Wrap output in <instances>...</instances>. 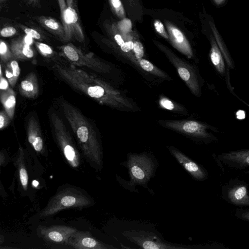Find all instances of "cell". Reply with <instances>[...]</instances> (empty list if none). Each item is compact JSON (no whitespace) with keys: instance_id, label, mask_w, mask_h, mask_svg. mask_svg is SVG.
Segmentation results:
<instances>
[{"instance_id":"6da1fadb","label":"cell","mask_w":249,"mask_h":249,"mask_svg":"<svg viewBox=\"0 0 249 249\" xmlns=\"http://www.w3.org/2000/svg\"><path fill=\"white\" fill-rule=\"evenodd\" d=\"M54 68L60 76L70 86L102 105L121 110H134L136 108L129 99L92 73L73 65L65 66L56 64Z\"/></svg>"},{"instance_id":"7a4b0ae2","label":"cell","mask_w":249,"mask_h":249,"mask_svg":"<svg viewBox=\"0 0 249 249\" xmlns=\"http://www.w3.org/2000/svg\"><path fill=\"white\" fill-rule=\"evenodd\" d=\"M60 106L84 155L91 162L100 166L102 152L93 127L86 117L71 104L61 101Z\"/></svg>"},{"instance_id":"3957f363","label":"cell","mask_w":249,"mask_h":249,"mask_svg":"<svg viewBox=\"0 0 249 249\" xmlns=\"http://www.w3.org/2000/svg\"><path fill=\"white\" fill-rule=\"evenodd\" d=\"M162 126L179 132L205 144L218 141V138L210 131L218 133L216 127L195 120H160Z\"/></svg>"},{"instance_id":"277c9868","label":"cell","mask_w":249,"mask_h":249,"mask_svg":"<svg viewBox=\"0 0 249 249\" xmlns=\"http://www.w3.org/2000/svg\"><path fill=\"white\" fill-rule=\"evenodd\" d=\"M89 198L81 191L68 188L56 194L39 213L40 217H47L68 208H83L90 204Z\"/></svg>"},{"instance_id":"5b68a950","label":"cell","mask_w":249,"mask_h":249,"mask_svg":"<svg viewBox=\"0 0 249 249\" xmlns=\"http://www.w3.org/2000/svg\"><path fill=\"white\" fill-rule=\"evenodd\" d=\"M62 24L65 32V42L77 41L83 43L85 40L75 0H57Z\"/></svg>"},{"instance_id":"8992f818","label":"cell","mask_w":249,"mask_h":249,"mask_svg":"<svg viewBox=\"0 0 249 249\" xmlns=\"http://www.w3.org/2000/svg\"><path fill=\"white\" fill-rule=\"evenodd\" d=\"M153 42L174 66L191 92L195 96L199 97L201 93L202 80L196 70L176 55L166 46L156 40H153Z\"/></svg>"},{"instance_id":"52a82bcc","label":"cell","mask_w":249,"mask_h":249,"mask_svg":"<svg viewBox=\"0 0 249 249\" xmlns=\"http://www.w3.org/2000/svg\"><path fill=\"white\" fill-rule=\"evenodd\" d=\"M59 49L63 55L74 66H84L100 73L110 71V66L97 58L93 53H85L71 43L61 46Z\"/></svg>"},{"instance_id":"ba28073f","label":"cell","mask_w":249,"mask_h":249,"mask_svg":"<svg viewBox=\"0 0 249 249\" xmlns=\"http://www.w3.org/2000/svg\"><path fill=\"white\" fill-rule=\"evenodd\" d=\"M51 121L55 138L70 165L78 167L80 155L62 120L56 114L51 115Z\"/></svg>"},{"instance_id":"9c48e42d","label":"cell","mask_w":249,"mask_h":249,"mask_svg":"<svg viewBox=\"0 0 249 249\" xmlns=\"http://www.w3.org/2000/svg\"><path fill=\"white\" fill-rule=\"evenodd\" d=\"M127 165L130 176V185L146 184L153 176L155 164L153 160L145 154H131Z\"/></svg>"},{"instance_id":"30bf717a","label":"cell","mask_w":249,"mask_h":249,"mask_svg":"<svg viewBox=\"0 0 249 249\" xmlns=\"http://www.w3.org/2000/svg\"><path fill=\"white\" fill-rule=\"evenodd\" d=\"M199 16L202 24V33L207 37L210 44L209 56L211 63L217 72L222 76L225 77L227 87L230 91L233 90V88L230 82L229 68L217 45L204 13H200Z\"/></svg>"},{"instance_id":"8fae6325","label":"cell","mask_w":249,"mask_h":249,"mask_svg":"<svg viewBox=\"0 0 249 249\" xmlns=\"http://www.w3.org/2000/svg\"><path fill=\"white\" fill-rule=\"evenodd\" d=\"M248 184L238 178L230 179L221 188V198L227 203L239 207H249Z\"/></svg>"},{"instance_id":"7c38bea8","label":"cell","mask_w":249,"mask_h":249,"mask_svg":"<svg viewBox=\"0 0 249 249\" xmlns=\"http://www.w3.org/2000/svg\"><path fill=\"white\" fill-rule=\"evenodd\" d=\"M130 241L137 245L141 248L145 249H178L188 248L177 246L167 243L154 234L143 231H126L123 233Z\"/></svg>"},{"instance_id":"4fadbf2b","label":"cell","mask_w":249,"mask_h":249,"mask_svg":"<svg viewBox=\"0 0 249 249\" xmlns=\"http://www.w3.org/2000/svg\"><path fill=\"white\" fill-rule=\"evenodd\" d=\"M215 159L221 166L235 170L249 168V148L221 153Z\"/></svg>"},{"instance_id":"5bb4252c","label":"cell","mask_w":249,"mask_h":249,"mask_svg":"<svg viewBox=\"0 0 249 249\" xmlns=\"http://www.w3.org/2000/svg\"><path fill=\"white\" fill-rule=\"evenodd\" d=\"M163 21L172 45L187 58H193V49L183 32L171 21L164 19Z\"/></svg>"},{"instance_id":"9a60e30c","label":"cell","mask_w":249,"mask_h":249,"mask_svg":"<svg viewBox=\"0 0 249 249\" xmlns=\"http://www.w3.org/2000/svg\"><path fill=\"white\" fill-rule=\"evenodd\" d=\"M77 231L74 228L65 225L40 227L38 232L40 237L48 242L56 244H66L71 235Z\"/></svg>"},{"instance_id":"2e32d148","label":"cell","mask_w":249,"mask_h":249,"mask_svg":"<svg viewBox=\"0 0 249 249\" xmlns=\"http://www.w3.org/2000/svg\"><path fill=\"white\" fill-rule=\"evenodd\" d=\"M67 245L78 249H114V247L98 240L89 232L78 230L70 237Z\"/></svg>"},{"instance_id":"e0dca14e","label":"cell","mask_w":249,"mask_h":249,"mask_svg":"<svg viewBox=\"0 0 249 249\" xmlns=\"http://www.w3.org/2000/svg\"><path fill=\"white\" fill-rule=\"evenodd\" d=\"M169 150L194 179L198 181H204L208 178L207 172L203 167L173 146H170Z\"/></svg>"},{"instance_id":"ac0fdd59","label":"cell","mask_w":249,"mask_h":249,"mask_svg":"<svg viewBox=\"0 0 249 249\" xmlns=\"http://www.w3.org/2000/svg\"><path fill=\"white\" fill-rule=\"evenodd\" d=\"M110 25H106L107 31L124 53H130L133 51L134 41L137 37L130 33L122 31L119 28L117 22H113Z\"/></svg>"},{"instance_id":"d6986e66","label":"cell","mask_w":249,"mask_h":249,"mask_svg":"<svg viewBox=\"0 0 249 249\" xmlns=\"http://www.w3.org/2000/svg\"><path fill=\"white\" fill-rule=\"evenodd\" d=\"M33 42V38L26 35L12 40L10 48L14 59L23 60L33 57L34 52L31 47Z\"/></svg>"},{"instance_id":"ffe728a7","label":"cell","mask_w":249,"mask_h":249,"mask_svg":"<svg viewBox=\"0 0 249 249\" xmlns=\"http://www.w3.org/2000/svg\"><path fill=\"white\" fill-rule=\"evenodd\" d=\"M204 16L210 26L212 31L213 36L216 40L217 45L220 49L222 54L224 57L225 61L229 68L231 69H234L235 68V64L231 55L227 47V46L221 35L218 31L213 18V17L208 13H206L204 10Z\"/></svg>"},{"instance_id":"44dd1931","label":"cell","mask_w":249,"mask_h":249,"mask_svg":"<svg viewBox=\"0 0 249 249\" xmlns=\"http://www.w3.org/2000/svg\"><path fill=\"white\" fill-rule=\"evenodd\" d=\"M27 135L28 141L34 149L36 152H41L43 148V141L39 124L33 116L28 121Z\"/></svg>"},{"instance_id":"7402d4cb","label":"cell","mask_w":249,"mask_h":249,"mask_svg":"<svg viewBox=\"0 0 249 249\" xmlns=\"http://www.w3.org/2000/svg\"><path fill=\"white\" fill-rule=\"evenodd\" d=\"M19 91L23 96L35 98L38 94L39 86L36 74L34 72L29 73L20 82Z\"/></svg>"},{"instance_id":"603a6c76","label":"cell","mask_w":249,"mask_h":249,"mask_svg":"<svg viewBox=\"0 0 249 249\" xmlns=\"http://www.w3.org/2000/svg\"><path fill=\"white\" fill-rule=\"evenodd\" d=\"M36 20L43 27L65 42V32L62 24L55 18L43 16L36 17Z\"/></svg>"},{"instance_id":"cb8c5ba5","label":"cell","mask_w":249,"mask_h":249,"mask_svg":"<svg viewBox=\"0 0 249 249\" xmlns=\"http://www.w3.org/2000/svg\"><path fill=\"white\" fill-rule=\"evenodd\" d=\"M0 99L4 110L7 113L10 120L12 119L15 114L16 105L15 92L10 88L6 90H0Z\"/></svg>"},{"instance_id":"d4e9b609","label":"cell","mask_w":249,"mask_h":249,"mask_svg":"<svg viewBox=\"0 0 249 249\" xmlns=\"http://www.w3.org/2000/svg\"><path fill=\"white\" fill-rule=\"evenodd\" d=\"M126 55L127 56H129L131 60H133L136 64H138L144 71L162 78L165 79L169 78L166 73L156 67L150 61L143 59L142 58L141 59H137L135 55H133L130 53H126Z\"/></svg>"},{"instance_id":"484cf974","label":"cell","mask_w":249,"mask_h":249,"mask_svg":"<svg viewBox=\"0 0 249 249\" xmlns=\"http://www.w3.org/2000/svg\"><path fill=\"white\" fill-rule=\"evenodd\" d=\"M5 75L9 83L14 86L20 75V68L17 60L13 59L10 61L6 65L5 70Z\"/></svg>"},{"instance_id":"4316f807","label":"cell","mask_w":249,"mask_h":249,"mask_svg":"<svg viewBox=\"0 0 249 249\" xmlns=\"http://www.w3.org/2000/svg\"><path fill=\"white\" fill-rule=\"evenodd\" d=\"M113 14L120 20L126 18V11L121 0H108Z\"/></svg>"},{"instance_id":"83f0119b","label":"cell","mask_w":249,"mask_h":249,"mask_svg":"<svg viewBox=\"0 0 249 249\" xmlns=\"http://www.w3.org/2000/svg\"><path fill=\"white\" fill-rule=\"evenodd\" d=\"M0 58L1 62H6L14 59L10 48L5 41L1 39L0 41Z\"/></svg>"},{"instance_id":"f1b7e54d","label":"cell","mask_w":249,"mask_h":249,"mask_svg":"<svg viewBox=\"0 0 249 249\" xmlns=\"http://www.w3.org/2000/svg\"><path fill=\"white\" fill-rule=\"evenodd\" d=\"M18 173L21 184L24 190H26L28 182V177L24 163L18 160Z\"/></svg>"},{"instance_id":"f546056e","label":"cell","mask_w":249,"mask_h":249,"mask_svg":"<svg viewBox=\"0 0 249 249\" xmlns=\"http://www.w3.org/2000/svg\"><path fill=\"white\" fill-rule=\"evenodd\" d=\"M153 26L155 30L159 36L169 41V36L165 26L160 19H155L153 21Z\"/></svg>"},{"instance_id":"4dcf8cb0","label":"cell","mask_w":249,"mask_h":249,"mask_svg":"<svg viewBox=\"0 0 249 249\" xmlns=\"http://www.w3.org/2000/svg\"><path fill=\"white\" fill-rule=\"evenodd\" d=\"M35 45L39 52L43 56L50 57L54 53L52 48L48 44L40 42H35Z\"/></svg>"},{"instance_id":"1f68e13d","label":"cell","mask_w":249,"mask_h":249,"mask_svg":"<svg viewBox=\"0 0 249 249\" xmlns=\"http://www.w3.org/2000/svg\"><path fill=\"white\" fill-rule=\"evenodd\" d=\"M18 26L26 35L31 37L33 39L39 40H42L41 34L36 30L29 28L22 24H19Z\"/></svg>"},{"instance_id":"d6a6232c","label":"cell","mask_w":249,"mask_h":249,"mask_svg":"<svg viewBox=\"0 0 249 249\" xmlns=\"http://www.w3.org/2000/svg\"><path fill=\"white\" fill-rule=\"evenodd\" d=\"M133 52L137 59H141L144 55V49L142 44L136 38L134 41Z\"/></svg>"},{"instance_id":"836d02e7","label":"cell","mask_w":249,"mask_h":249,"mask_svg":"<svg viewBox=\"0 0 249 249\" xmlns=\"http://www.w3.org/2000/svg\"><path fill=\"white\" fill-rule=\"evenodd\" d=\"M160 106L168 110H174L177 109L176 105L170 99L163 96H161L159 100Z\"/></svg>"},{"instance_id":"e575fe53","label":"cell","mask_w":249,"mask_h":249,"mask_svg":"<svg viewBox=\"0 0 249 249\" xmlns=\"http://www.w3.org/2000/svg\"><path fill=\"white\" fill-rule=\"evenodd\" d=\"M234 215L239 219L249 221V209L237 208L234 211Z\"/></svg>"},{"instance_id":"d590c367","label":"cell","mask_w":249,"mask_h":249,"mask_svg":"<svg viewBox=\"0 0 249 249\" xmlns=\"http://www.w3.org/2000/svg\"><path fill=\"white\" fill-rule=\"evenodd\" d=\"M17 33V29L13 26L4 27L0 31V36L3 37H11L15 35Z\"/></svg>"},{"instance_id":"8d00e7d4","label":"cell","mask_w":249,"mask_h":249,"mask_svg":"<svg viewBox=\"0 0 249 249\" xmlns=\"http://www.w3.org/2000/svg\"><path fill=\"white\" fill-rule=\"evenodd\" d=\"M10 118L5 110H1L0 112V129H2L9 124Z\"/></svg>"},{"instance_id":"74e56055","label":"cell","mask_w":249,"mask_h":249,"mask_svg":"<svg viewBox=\"0 0 249 249\" xmlns=\"http://www.w3.org/2000/svg\"><path fill=\"white\" fill-rule=\"evenodd\" d=\"M9 82L4 77H0V90H4L9 88Z\"/></svg>"},{"instance_id":"f35d334b","label":"cell","mask_w":249,"mask_h":249,"mask_svg":"<svg viewBox=\"0 0 249 249\" xmlns=\"http://www.w3.org/2000/svg\"><path fill=\"white\" fill-rule=\"evenodd\" d=\"M212 3L217 8H221L225 6L228 0H211Z\"/></svg>"},{"instance_id":"ab89813d","label":"cell","mask_w":249,"mask_h":249,"mask_svg":"<svg viewBox=\"0 0 249 249\" xmlns=\"http://www.w3.org/2000/svg\"><path fill=\"white\" fill-rule=\"evenodd\" d=\"M29 4L34 6L39 7L40 6V0H25Z\"/></svg>"},{"instance_id":"60d3db41","label":"cell","mask_w":249,"mask_h":249,"mask_svg":"<svg viewBox=\"0 0 249 249\" xmlns=\"http://www.w3.org/2000/svg\"><path fill=\"white\" fill-rule=\"evenodd\" d=\"M233 95H234L237 98H238L239 100H240L241 102H242L244 104H245L246 106H247L249 107V104L245 102L244 100L241 99L240 98H239L238 96L236 95V94L234 92L232 93Z\"/></svg>"},{"instance_id":"b9f144b4","label":"cell","mask_w":249,"mask_h":249,"mask_svg":"<svg viewBox=\"0 0 249 249\" xmlns=\"http://www.w3.org/2000/svg\"><path fill=\"white\" fill-rule=\"evenodd\" d=\"M38 184V182L36 181V180H34L33 181V184L35 187H36L37 186Z\"/></svg>"},{"instance_id":"7bdbcfd3","label":"cell","mask_w":249,"mask_h":249,"mask_svg":"<svg viewBox=\"0 0 249 249\" xmlns=\"http://www.w3.org/2000/svg\"><path fill=\"white\" fill-rule=\"evenodd\" d=\"M7 0H0V3H2L3 2L6 1Z\"/></svg>"}]
</instances>
